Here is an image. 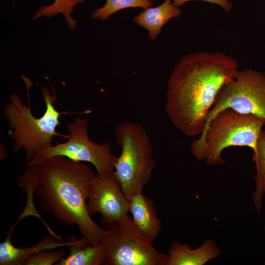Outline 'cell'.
<instances>
[{"mask_svg":"<svg viewBox=\"0 0 265 265\" xmlns=\"http://www.w3.org/2000/svg\"><path fill=\"white\" fill-rule=\"evenodd\" d=\"M239 70L235 58L220 52L183 57L167 82L165 110L172 124L188 137L199 136L220 90Z\"/></svg>","mask_w":265,"mask_h":265,"instance_id":"1","label":"cell"},{"mask_svg":"<svg viewBox=\"0 0 265 265\" xmlns=\"http://www.w3.org/2000/svg\"><path fill=\"white\" fill-rule=\"evenodd\" d=\"M17 177V186L40 198V207L67 226L77 225L82 238L91 245L100 243L106 229L91 217L87 206L96 173L82 162L63 156L27 166Z\"/></svg>","mask_w":265,"mask_h":265,"instance_id":"2","label":"cell"},{"mask_svg":"<svg viewBox=\"0 0 265 265\" xmlns=\"http://www.w3.org/2000/svg\"><path fill=\"white\" fill-rule=\"evenodd\" d=\"M265 119L226 108L216 113L205 125L199 137L190 144L194 157L211 165L225 163L222 157L224 149L231 146L248 147L253 153Z\"/></svg>","mask_w":265,"mask_h":265,"instance_id":"3","label":"cell"},{"mask_svg":"<svg viewBox=\"0 0 265 265\" xmlns=\"http://www.w3.org/2000/svg\"><path fill=\"white\" fill-rule=\"evenodd\" d=\"M41 91L46 109L40 117L33 114L29 103L26 106L20 96L15 94L9 97V102L3 109L9 127L8 135L14 142L13 151L17 152L24 150L27 162L52 146L55 136H66V134L61 135L56 131L60 124L59 118L62 112L55 107V93L52 94L49 89L45 87L41 88Z\"/></svg>","mask_w":265,"mask_h":265,"instance_id":"4","label":"cell"},{"mask_svg":"<svg viewBox=\"0 0 265 265\" xmlns=\"http://www.w3.org/2000/svg\"><path fill=\"white\" fill-rule=\"evenodd\" d=\"M121 153L116 161L114 173L130 200L143 192L152 178L156 165L150 137L140 124L132 121L120 122L115 129Z\"/></svg>","mask_w":265,"mask_h":265,"instance_id":"5","label":"cell"},{"mask_svg":"<svg viewBox=\"0 0 265 265\" xmlns=\"http://www.w3.org/2000/svg\"><path fill=\"white\" fill-rule=\"evenodd\" d=\"M152 241L128 215L106 229L100 244L105 265H167L169 256Z\"/></svg>","mask_w":265,"mask_h":265,"instance_id":"6","label":"cell"},{"mask_svg":"<svg viewBox=\"0 0 265 265\" xmlns=\"http://www.w3.org/2000/svg\"><path fill=\"white\" fill-rule=\"evenodd\" d=\"M67 140L56 143L37 154L27 162V166L39 164L56 156H63L77 161H85L92 164L99 174L114 171L118 156L113 155L107 142L101 144L91 141L88 136L87 119L76 118L67 124Z\"/></svg>","mask_w":265,"mask_h":265,"instance_id":"7","label":"cell"},{"mask_svg":"<svg viewBox=\"0 0 265 265\" xmlns=\"http://www.w3.org/2000/svg\"><path fill=\"white\" fill-rule=\"evenodd\" d=\"M228 108L265 119V72L239 70L220 90L206 124L216 113Z\"/></svg>","mask_w":265,"mask_h":265,"instance_id":"8","label":"cell"},{"mask_svg":"<svg viewBox=\"0 0 265 265\" xmlns=\"http://www.w3.org/2000/svg\"><path fill=\"white\" fill-rule=\"evenodd\" d=\"M87 206L90 215L100 213L107 228L128 215L129 200L114 171L95 174L91 185Z\"/></svg>","mask_w":265,"mask_h":265,"instance_id":"9","label":"cell"},{"mask_svg":"<svg viewBox=\"0 0 265 265\" xmlns=\"http://www.w3.org/2000/svg\"><path fill=\"white\" fill-rule=\"evenodd\" d=\"M77 240V238L73 236L64 242L60 236L50 234L34 246L20 248L14 245L11 242V237L7 236L5 240L0 243V265H26L30 258L39 252L57 247H69Z\"/></svg>","mask_w":265,"mask_h":265,"instance_id":"10","label":"cell"},{"mask_svg":"<svg viewBox=\"0 0 265 265\" xmlns=\"http://www.w3.org/2000/svg\"><path fill=\"white\" fill-rule=\"evenodd\" d=\"M129 212L137 227L152 242L155 240L162 227L153 201L143 192L137 193L129 200Z\"/></svg>","mask_w":265,"mask_h":265,"instance_id":"11","label":"cell"},{"mask_svg":"<svg viewBox=\"0 0 265 265\" xmlns=\"http://www.w3.org/2000/svg\"><path fill=\"white\" fill-rule=\"evenodd\" d=\"M220 252L216 244L209 239L195 249H191L187 243L176 241L168 250L167 265H203L217 258Z\"/></svg>","mask_w":265,"mask_h":265,"instance_id":"12","label":"cell"},{"mask_svg":"<svg viewBox=\"0 0 265 265\" xmlns=\"http://www.w3.org/2000/svg\"><path fill=\"white\" fill-rule=\"evenodd\" d=\"M181 14L180 9L173 4L172 0H164L157 7L145 9L133 20L138 25L148 30L149 37L154 40L166 22L172 18L179 17Z\"/></svg>","mask_w":265,"mask_h":265,"instance_id":"13","label":"cell"},{"mask_svg":"<svg viewBox=\"0 0 265 265\" xmlns=\"http://www.w3.org/2000/svg\"><path fill=\"white\" fill-rule=\"evenodd\" d=\"M70 254L56 265H100L103 264V250L100 243L91 245L82 239H78L70 246Z\"/></svg>","mask_w":265,"mask_h":265,"instance_id":"14","label":"cell"},{"mask_svg":"<svg viewBox=\"0 0 265 265\" xmlns=\"http://www.w3.org/2000/svg\"><path fill=\"white\" fill-rule=\"evenodd\" d=\"M256 173L254 176L256 188L252 197L255 208L260 212L263 196L265 193V130H263L258 139L257 150L253 153Z\"/></svg>","mask_w":265,"mask_h":265,"instance_id":"15","label":"cell"},{"mask_svg":"<svg viewBox=\"0 0 265 265\" xmlns=\"http://www.w3.org/2000/svg\"><path fill=\"white\" fill-rule=\"evenodd\" d=\"M84 1L85 0H55L53 4L48 6H42L37 10L33 16V19L36 20L44 16L51 17L58 14H62L69 27L75 28L77 24L71 14L76 4Z\"/></svg>","mask_w":265,"mask_h":265,"instance_id":"16","label":"cell"},{"mask_svg":"<svg viewBox=\"0 0 265 265\" xmlns=\"http://www.w3.org/2000/svg\"><path fill=\"white\" fill-rule=\"evenodd\" d=\"M154 0H106L101 8L96 9L92 13L93 18L105 20L114 13L129 7L148 8Z\"/></svg>","mask_w":265,"mask_h":265,"instance_id":"17","label":"cell"},{"mask_svg":"<svg viewBox=\"0 0 265 265\" xmlns=\"http://www.w3.org/2000/svg\"><path fill=\"white\" fill-rule=\"evenodd\" d=\"M45 250L30 258L26 265H56L65 257L66 252L63 249L51 251Z\"/></svg>","mask_w":265,"mask_h":265,"instance_id":"18","label":"cell"},{"mask_svg":"<svg viewBox=\"0 0 265 265\" xmlns=\"http://www.w3.org/2000/svg\"><path fill=\"white\" fill-rule=\"evenodd\" d=\"M193 0H200L216 4L220 7L226 13H230L232 9L233 4L231 0H172L173 4L177 7L182 6L185 3Z\"/></svg>","mask_w":265,"mask_h":265,"instance_id":"19","label":"cell"},{"mask_svg":"<svg viewBox=\"0 0 265 265\" xmlns=\"http://www.w3.org/2000/svg\"></svg>","mask_w":265,"mask_h":265,"instance_id":"20","label":"cell"}]
</instances>
